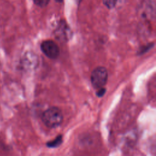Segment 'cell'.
<instances>
[{
  "label": "cell",
  "mask_w": 156,
  "mask_h": 156,
  "mask_svg": "<svg viewBox=\"0 0 156 156\" xmlns=\"http://www.w3.org/2000/svg\"><path fill=\"white\" fill-rule=\"evenodd\" d=\"M108 80V72L104 66H98L91 73V83L94 89L104 87Z\"/></svg>",
  "instance_id": "2"
},
{
  "label": "cell",
  "mask_w": 156,
  "mask_h": 156,
  "mask_svg": "<svg viewBox=\"0 0 156 156\" xmlns=\"http://www.w3.org/2000/svg\"><path fill=\"white\" fill-rule=\"evenodd\" d=\"M34 1L37 5L44 7L48 4L49 0H34Z\"/></svg>",
  "instance_id": "7"
},
{
  "label": "cell",
  "mask_w": 156,
  "mask_h": 156,
  "mask_svg": "<svg viewBox=\"0 0 156 156\" xmlns=\"http://www.w3.org/2000/svg\"><path fill=\"white\" fill-rule=\"evenodd\" d=\"M63 114L61 110L57 107H51L42 114L41 119L44 125L51 129L58 127L63 121Z\"/></svg>",
  "instance_id": "1"
},
{
  "label": "cell",
  "mask_w": 156,
  "mask_h": 156,
  "mask_svg": "<svg viewBox=\"0 0 156 156\" xmlns=\"http://www.w3.org/2000/svg\"><path fill=\"white\" fill-rule=\"evenodd\" d=\"M63 141V138L62 135H58L54 140L48 141L46 143V146L48 147H56L59 146Z\"/></svg>",
  "instance_id": "5"
},
{
  "label": "cell",
  "mask_w": 156,
  "mask_h": 156,
  "mask_svg": "<svg viewBox=\"0 0 156 156\" xmlns=\"http://www.w3.org/2000/svg\"><path fill=\"white\" fill-rule=\"evenodd\" d=\"M105 5L108 8H113L115 6L117 0H102Z\"/></svg>",
  "instance_id": "6"
},
{
  "label": "cell",
  "mask_w": 156,
  "mask_h": 156,
  "mask_svg": "<svg viewBox=\"0 0 156 156\" xmlns=\"http://www.w3.org/2000/svg\"><path fill=\"white\" fill-rule=\"evenodd\" d=\"M56 1H57V2H62V1H63V0H55Z\"/></svg>",
  "instance_id": "9"
},
{
  "label": "cell",
  "mask_w": 156,
  "mask_h": 156,
  "mask_svg": "<svg viewBox=\"0 0 156 156\" xmlns=\"http://www.w3.org/2000/svg\"><path fill=\"white\" fill-rule=\"evenodd\" d=\"M105 91H106V89H105V88H104V87L101 88H99V89L98 90L96 95H97V96H98L99 98L102 97V96L104 95Z\"/></svg>",
  "instance_id": "8"
},
{
  "label": "cell",
  "mask_w": 156,
  "mask_h": 156,
  "mask_svg": "<svg viewBox=\"0 0 156 156\" xmlns=\"http://www.w3.org/2000/svg\"><path fill=\"white\" fill-rule=\"evenodd\" d=\"M42 52L51 59H55L60 54V49L56 43L52 40L43 41L40 45Z\"/></svg>",
  "instance_id": "3"
},
{
  "label": "cell",
  "mask_w": 156,
  "mask_h": 156,
  "mask_svg": "<svg viewBox=\"0 0 156 156\" xmlns=\"http://www.w3.org/2000/svg\"><path fill=\"white\" fill-rule=\"evenodd\" d=\"M55 35L57 38L62 40H67L69 38V28L64 23L60 24L55 32Z\"/></svg>",
  "instance_id": "4"
}]
</instances>
